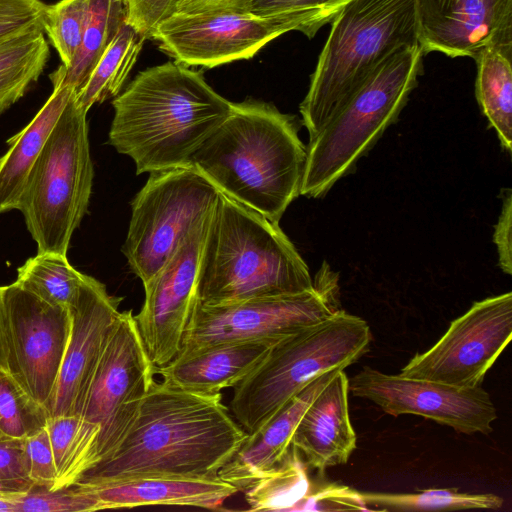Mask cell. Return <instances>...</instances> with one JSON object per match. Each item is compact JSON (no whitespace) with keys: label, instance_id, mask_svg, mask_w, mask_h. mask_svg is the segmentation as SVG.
<instances>
[{"label":"cell","instance_id":"6da1fadb","mask_svg":"<svg viewBox=\"0 0 512 512\" xmlns=\"http://www.w3.org/2000/svg\"><path fill=\"white\" fill-rule=\"evenodd\" d=\"M247 436L221 393L200 395L154 381L119 446L80 481L216 477Z\"/></svg>","mask_w":512,"mask_h":512},{"label":"cell","instance_id":"7a4b0ae2","mask_svg":"<svg viewBox=\"0 0 512 512\" xmlns=\"http://www.w3.org/2000/svg\"><path fill=\"white\" fill-rule=\"evenodd\" d=\"M112 105L108 142L137 174L189 166L232 108L200 72L176 62L141 71Z\"/></svg>","mask_w":512,"mask_h":512},{"label":"cell","instance_id":"3957f363","mask_svg":"<svg viewBox=\"0 0 512 512\" xmlns=\"http://www.w3.org/2000/svg\"><path fill=\"white\" fill-rule=\"evenodd\" d=\"M306 156L293 116L270 103L246 99L232 103L189 166L222 194L279 223L300 195Z\"/></svg>","mask_w":512,"mask_h":512},{"label":"cell","instance_id":"277c9868","mask_svg":"<svg viewBox=\"0 0 512 512\" xmlns=\"http://www.w3.org/2000/svg\"><path fill=\"white\" fill-rule=\"evenodd\" d=\"M313 286L307 264L279 223L220 192L201 254L198 302L226 305Z\"/></svg>","mask_w":512,"mask_h":512},{"label":"cell","instance_id":"5b68a950","mask_svg":"<svg viewBox=\"0 0 512 512\" xmlns=\"http://www.w3.org/2000/svg\"><path fill=\"white\" fill-rule=\"evenodd\" d=\"M416 44V0H352L331 22L299 106L309 139L386 57Z\"/></svg>","mask_w":512,"mask_h":512},{"label":"cell","instance_id":"8992f818","mask_svg":"<svg viewBox=\"0 0 512 512\" xmlns=\"http://www.w3.org/2000/svg\"><path fill=\"white\" fill-rule=\"evenodd\" d=\"M419 44L386 57L306 146L300 195L324 196L395 122L422 74Z\"/></svg>","mask_w":512,"mask_h":512},{"label":"cell","instance_id":"52a82bcc","mask_svg":"<svg viewBox=\"0 0 512 512\" xmlns=\"http://www.w3.org/2000/svg\"><path fill=\"white\" fill-rule=\"evenodd\" d=\"M371 341L365 320L338 309L276 343L234 387L230 413L248 434L258 431L313 379L357 362Z\"/></svg>","mask_w":512,"mask_h":512},{"label":"cell","instance_id":"ba28073f","mask_svg":"<svg viewBox=\"0 0 512 512\" xmlns=\"http://www.w3.org/2000/svg\"><path fill=\"white\" fill-rule=\"evenodd\" d=\"M87 113L73 93L28 177L18 210L38 253L67 255L71 237L88 211L94 170Z\"/></svg>","mask_w":512,"mask_h":512},{"label":"cell","instance_id":"9c48e42d","mask_svg":"<svg viewBox=\"0 0 512 512\" xmlns=\"http://www.w3.org/2000/svg\"><path fill=\"white\" fill-rule=\"evenodd\" d=\"M220 191L191 166L149 173L131 203L123 253L143 286L215 207Z\"/></svg>","mask_w":512,"mask_h":512},{"label":"cell","instance_id":"30bf717a","mask_svg":"<svg viewBox=\"0 0 512 512\" xmlns=\"http://www.w3.org/2000/svg\"><path fill=\"white\" fill-rule=\"evenodd\" d=\"M314 286L294 294L226 305L197 303L177 357L232 342H279L330 317L338 310V277L326 262Z\"/></svg>","mask_w":512,"mask_h":512},{"label":"cell","instance_id":"8fae6325","mask_svg":"<svg viewBox=\"0 0 512 512\" xmlns=\"http://www.w3.org/2000/svg\"><path fill=\"white\" fill-rule=\"evenodd\" d=\"M154 375L132 311L120 312L78 415L99 430L98 463L107 459L126 436L155 381Z\"/></svg>","mask_w":512,"mask_h":512},{"label":"cell","instance_id":"7c38bea8","mask_svg":"<svg viewBox=\"0 0 512 512\" xmlns=\"http://www.w3.org/2000/svg\"><path fill=\"white\" fill-rule=\"evenodd\" d=\"M511 337L512 293L507 292L475 302L399 374L457 387L481 386Z\"/></svg>","mask_w":512,"mask_h":512},{"label":"cell","instance_id":"4fadbf2b","mask_svg":"<svg viewBox=\"0 0 512 512\" xmlns=\"http://www.w3.org/2000/svg\"><path fill=\"white\" fill-rule=\"evenodd\" d=\"M290 31H296V26L284 14L176 13L157 28L152 39L176 63L213 68L252 58L266 44Z\"/></svg>","mask_w":512,"mask_h":512},{"label":"cell","instance_id":"5bb4252c","mask_svg":"<svg viewBox=\"0 0 512 512\" xmlns=\"http://www.w3.org/2000/svg\"><path fill=\"white\" fill-rule=\"evenodd\" d=\"M2 287L9 373L47 411L68 343L70 311L16 281Z\"/></svg>","mask_w":512,"mask_h":512},{"label":"cell","instance_id":"9a60e30c","mask_svg":"<svg viewBox=\"0 0 512 512\" xmlns=\"http://www.w3.org/2000/svg\"><path fill=\"white\" fill-rule=\"evenodd\" d=\"M212 211L144 285V303L134 319L155 371L177 357L198 303L200 260Z\"/></svg>","mask_w":512,"mask_h":512},{"label":"cell","instance_id":"2e32d148","mask_svg":"<svg viewBox=\"0 0 512 512\" xmlns=\"http://www.w3.org/2000/svg\"><path fill=\"white\" fill-rule=\"evenodd\" d=\"M349 392L392 416L417 415L468 435L491 433L497 419L490 395L481 386L457 387L365 366L349 380Z\"/></svg>","mask_w":512,"mask_h":512},{"label":"cell","instance_id":"e0dca14e","mask_svg":"<svg viewBox=\"0 0 512 512\" xmlns=\"http://www.w3.org/2000/svg\"><path fill=\"white\" fill-rule=\"evenodd\" d=\"M121 298L85 275L78 298L69 310L68 343L51 399L48 417L78 416L108 336L120 314Z\"/></svg>","mask_w":512,"mask_h":512},{"label":"cell","instance_id":"ac0fdd59","mask_svg":"<svg viewBox=\"0 0 512 512\" xmlns=\"http://www.w3.org/2000/svg\"><path fill=\"white\" fill-rule=\"evenodd\" d=\"M424 55L475 58L485 47L512 49V0H416Z\"/></svg>","mask_w":512,"mask_h":512},{"label":"cell","instance_id":"d6986e66","mask_svg":"<svg viewBox=\"0 0 512 512\" xmlns=\"http://www.w3.org/2000/svg\"><path fill=\"white\" fill-rule=\"evenodd\" d=\"M349 379L338 370L302 415L292 437L307 466L323 472L345 464L356 448L349 406Z\"/></svg>","mask_w":512,"mask_h":512},{"label":"cell","instance_id":"ffe728a7","mask_svg":"<svg viewBox=\"0 0 512 512\" xmlns=\"http://www.w3.org/2000/svg\"><path fill=\"white\" fill-rule=\"evenodd\" d=\"M97 501L98 510L144 506L218 509L238 489L219 476L211 478L138 477L76 484Z\"/></svg>","mask_w":512,"mask_h":512},{"label":"cell","instance_id":"44dd1931","mask_svg":"<svg viewBox=\"0 0 512 512\" xmlns=\"http://www.w3.org/2000/svg\"><path fill=\"white\" fill-rule=\"evenodd\" d=\"M338 370L313 379L258 431L248 434L218 476L238 491H245L278 465L291 448L293 434L305 410Z\"/></svg>","mask_w":512,"mask_h":512},{"label":"cell","instance_id":"7402d4cb","mask_svg":"<svg viewBox=\"0 0 512 512\" xmlns=\"http://www.w3.org/2000/svg\"><path fill=\"white\" fill-rule=\"evenodd\" d=\"M278 342L258 340L225 343L176 357L155 373L166 384L200 395H216L235 387Z\"/></svg>","mask_w":512,"mask_h":512},{"label":"cell","instance_id":"603a6c76","mask_svg":"<svg viewBox=\"0 0 512 512\" xmlns=\"http://www.w3.org/2000/svg\"><path fill=\"white\" fill-rule=\"evenodd\" d=\"M53 92L33 119L7 140L8 149L0 157V214L19 208L30 172L46 139L74 93L51 79Z\"/></svg>","mask_w":512,"mask_h":512},{"label":"cell","instance_id":"cb8c5ba5","mask_svg":"<svg viewBox=\"0 0 512 512\" xmlns=\"http://www.w3.org/2000/svg\"><path fill=\"white\" fill-rule=\"evenodd\" d=\"M512 49L483 48L477 64L475 93L478 104L497 132L502 147L512 149Z\"/></svg>","mask_w":512,"mask_h":512},{"label":"cell","instance_id":"d4e9b609","mask_svg":"<svg viewBox=\"0 0 512 512\" xmlns=\"http://www.w3.org/2000/svg\"><path fill=\"white\" fill-rule=\"evenodd\" d=\"M49 55L43 25L30 27L0 41V115L38 80Z\"/></svg>","mask_w":512,"mask_h":512},{"label":"cell","instance_id":"484cf974","mask_svg":"<svg viewBox=\"0 0 512 512\" xmlns=\"http://www.w3.org/2000/svg\"><path fill=\"white\" fill-rule=\"evenodd\" d=\"M124 0H90L81 45L72 63L60 65L50 79L69 86L77 94L87 82L99 59L125 22Z\"/></svg>","mask_w":512,"mask_h":512},{"label":"cell","instance_id":"4316f807","mask_svg":"<svg viewBox=\"0 0 512 512\" xmlns=\"http://www.w3.org/2000/svg\"><path fill=\"white\" fill-rule=\"evenodd\" d=\"M46 426L57 474L51 489L70 487L98 464L99 430L76 415L48 417Z\"/></svg>","mask_w":512,"mask_h":512},{"label":"cell","instance_id":"83f0119b","mask_svg":"<svg viewBox=\"0 0 512 512\" xmlns=\"http://www.w3.org/2000/svg\"><path fill=\"white\" fill-rule=\"evenodd\" d=\"M145 40L124 22L83 88L75 94L76 103L88 112L94 104L115 98L134 67Z\"/></svg>","mask_w":512,"mask_h":512},{"label":"cell","instance_id":"f1b7e54d","mask_svg":"<svg viewBox=\"0 0 512 512\" xmlns=\"http://www.w3.org/2000/svg\"><path fill=\"white\" fill-rule=\"evenodd\" d=\"M84 278L85 274L69 263L67 255L43 252L18 268L16 282L45 302L70 310Z\"/></svg>","mask_w":512,"mask_h":512},{"label":"cell","instance_id":"f546056e","mask_svg":"<svg viewBox=\"0 0 512 512\" xmlns=\"http://www.w3.org/2000/svg\"><path fill=\"white\" fill-rule=\"evenodd\" d=\"M310 488L306 464L291 446L278 465L243 492L251 511L295 510Z\"/></svg>","mask_w":512,"mask_h":512},{"label":"cell","instance_id":"4dcf8cb0","mask_svg":"<svg viewBox=\"0 0 512 512\" xmlns=\"http://www.w3.org/2000/svg\"><path fill=\"white\" fill-rule=\"evenodd\" d=\"M365 505L379 511L498 509L503 499L492 493H461L455 489H427L415 493L360 492Z\"/></svg>","mask_w":512,"mask_h":512},{"label":"cell","instance_id":"1f68e13d","mask_svg":"<svg viewBox=\"0 0 512 512\" xmlns=\"http://www.w3.org/2000/svg\"><path fill=\"white\" fill-rule=\"evenodd\" d=\"M48 414L0 367V441L23 440L44 427Z\"/></svg>","mask_w":512,"mask_h":512},{"label":"cell","instance_id":"d6a6232c","mask_svg":"<svg viewBox=\"0 0 512 512\" xmlns=\"http://www.w3.org/2000/svg\"><path fill=\"white\" fill-rule=\"evenodd\" d=\"M352 0H251L242 12L255 15L289 16L296 31L313 38L324 25L331 23Z\"/></svg>","mask_w":512,"mask_h":512},{"label":"cell","instance_id":"836d02e7","mask_svg":"<svg viewBox=\"0 0 512 512\" xmlns=\"http://www.w3.org/2000/svg\"><path fill=\"white\" fill-rule=\"evenodd\" d=\"M89 3L90 0H60L47 6L43 31L65 67L72 63L81 45Z\"/></svg>","mask_w":512,"mask_h":512},{"label":"cell","instance_id":"e575fe53","mask_svg":"<svg viewBox=\"0 0 512 512\" xmlns=\"http://www.w3.org/2000/svg\"><path fill=\"white\" fill-rule=\"evenodd\" d=\"M98 511L95 498L77 485L61 489L33 486L20 494L17 512H91Z\"/></svg>","mask_w":512,"mask_h":512},{"label":"cell","instance_id":"d590c367","mask_svg":"<svg viewBox=\"0 0 512 512\" xmlns=\"http://www.w3.org/2000/svg\"><path fill=\"white\" fill-rule=\"evenodd\" d=\"M27 472L35 485L53 488L56 467L47 426L22 440Z\"/></svg>","mask_w":512,"mask_h":512},{"label":"cell","instance_id":"8d00e7d4","mask_svg":"<svg viewBox=\"0 0 512 512\" xmlns=\"http://www.w3.org/2000/svg\"><path fill=\"white\" fill-rule=\"evenodd\" d=\"M183 0H124L125 22L145 39L152 38L157 28L177 13Z\"/></svg>","mask_w":512,"mask_h":512},{"label":"cell","instance_id":"74e56055","mask_svg":"<svg viewBox=\"0 0 512 512\" xmlns=\"http://www.w3.org/2000/svg\"><path fill=\"white\" fill-rule=\"evenodd\" d=\"M47 6L41 0H0V41L43 25Z\"/></svg>","mask_w":512,"mask_h":512},{"label":"cell","instance_id":"f35d334b","mask_svg":"<svg viewBox=\"0 0 512 512\" xmlns=\"http://www.w3.org/2000/svg\"><path fill=\"white\" fill-rule=\"evenodd\" d=\"M35 484L30 479L22 440L0 441V492L21 493Z\"/></svg>","mask_w":512,"mask_h":512},{"label":"cell","instance_id":"ab89813d","mask_svg":"<svg viewBox=\"0 0 512 512\" xmlns=\"http://www.w3.org/2000/svg\"><path fill=\"white\" fill-rule=\"evenodd\" d=\"M295 510H363L369 508L363 502L360 492L346 486L327 485L309 490Z\"/></svg>","mask_w":512,"mask_h":512},{"label":"cell","instance_id":"60d3db41","mask_svg":"<svg viewBox=\"0 0 512 512\" xmlns=\"http://www.w3.org/2000/svg\"><path fill=\"white\" fill-rule=\"evenodd\" d=\"M512 193L511 189L504 190L503 205L498 222L495 226L493 240L496 244L499 265L508 275L512 273Z\"/></svg>","mask_w":512,"mask_h":512},{"label":"cell","instance_id":"b9f144b4","mask_svg":"<svg viewBox=\"0 0 512 512\" xmlns=\"http://www.w3.org/2000/svg\"><path fill=\"white\" fill-rule=\"evenodd\" d=\"M251 0H183L177 13L195 14L217 11L242 12Z\"/></svg>","mask_w":512,"mask_h":512},{"label":"cell","instance_id":"7bdbcfd3","mask_svg":"<svg viewBox=\"0 0 512 512\" xmlns=\"http://www.w3.org/2000/svg\"><path fill=\"white\" fill-rule=\"evenodd\" d=\"M9 347L6 329L5 309L3 302V287L0 286V367L9 372L8 369Z\"/></svg>","mask_w":512,"mask_h":512},{"label":"cell","instance_id":"ee69618b","mask_svg":"<svg viewBox=\"0 0 512 512\" xmlns=\"http://www.w3.org/2000/svg\"><path fill=\"white\" fill-rule=\"evenodd\" d=\"M21 493L0 492V512H17Z\"/></svg>","mask_w":512,"mask_h":512}]
</instances>
